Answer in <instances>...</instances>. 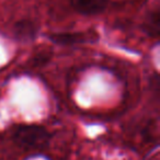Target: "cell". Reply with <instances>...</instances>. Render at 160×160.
Wrapping results in <instances>:
<instances>
[{
  "label": "cell",
  "instance_id": "cell-1",
  "mask_svg": "<svg viewBox=\"0 0 160 160\" xmlns=\"http://www.w3.org/2000/svg\"><path fill=\"white\" fill-rule=\"evenodd\" d=\"M52 134L44 126L36 124L21 125L12 135V140L19 147L27 151H42L49 146Z\"/></svg>",
  "mask_w": 160,
  "mask_h": 160
},
{
  "label": "cell",
  "instance_id": "cell-2",
  "mask_svg": "<svg viewBox=\"0 0 160 160\" xmlns=\"http://www.w3.org/2000/svg\"><path fill=\"white\" fill-rule=\"evenodd\" d=\"M48 38L53 43L62 46H70L76 44L94 43L99 40V34L94 30L79 32H65V33L49 34Z\"/></svg>",
  "mask_w": 160,
  "mask_h": 160
},
{
  "label": "cell",
  "instance_id": "cell-3",
  "mask_svg": "<svg viewBox=\"0 0 160 160\" xmlns=\"http://www.w3.org/2000/svg\"><path fill=\"white\" fill-rule=\"evenodd\" d=\"M109 0H70L76 12L82 16H97L107 9Z\"/></svg>",
  "mask_w": 160,
  "mask_h": 160
},
{
  "label": "cell",
  "instance_id": "cell-4",
  "mask_svg": "<svg viewBox=\"0 0 160 160\" xmlns=\"http://www.w3.org/2000/svg\"><path fill=\"white\" fill-rule=\"evenodd\" d=\"M38 33V28L31 20L18 21L13 25V34L21 42H30L36 38Z\"/></svg>",
  "mask_w": 160,
  "mask_h": 160
},
{
  "label": "cell",
  "instance_id": "cell-5",
  "mask_svg": "<svg viewBox=\"0 0 160 160\" xmlns=\"http://www.w3.org/2000/svg\"><path fill=\"white\" fill-rule=\"evenodd\" d=\"M145 29L149 35H151L152 38H158L160 29V13L158 9L151 12L150 16L147 18Z\"/></svg>",
  "mask_w": 160,
  "mask_h": 160
}]
</instances>
